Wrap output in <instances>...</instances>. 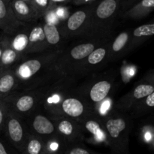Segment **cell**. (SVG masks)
Segmentation results:
<instances>
[{"mask_svg":"<svg viewBox=\"0 0 154 154\" xmlns=\"http://www.w3.org/2000/svg\"><path fill=\"white\" fill-rule=\"evenodd\" d=\"M64 154H101L93 151L87 147L81 146L80 144H72L66 146L65 148Z\"/></svg>","mask_w":154,"mask_h":154,"instance_id":"obj_27","label":"cell"},{"mask_svg":"<svg viewBox=\"0 0 154 154\" xmlns=\"http://www.w3.org/2000/svg\"><path fill=\"white\" fill-rule=\"evenodd\" d=\"M2 55V46H1V44H0V57H1Z\"/></svg>","mask_w":154,"mask_h":154,"instance_id":"obj_32","label":"cell"},{"mask_svg":"<svg viewBox=\"0 0 154 154\" xmlns=\"http://www.w3.org/2000/svg\"><path fill=\"white\" fill-rule=\"evenodd\" d=\"M18 81L11 69H0V101H5L17 90Z\"/></svg>","mask_w":154,"mask_h":154,"instance_id":"obj_16","label":"cell"},{"mask_svg":"<svg viewBox=\"0 0 154 154\" xmlns=\"http://www.w3.org/2000/svg\"><path fill=\"white\" fill-rule=\"evenodd\" d=\"M21 154H50L48 141L29 132Z\"/></svg>","mask_w":154,"mask_h":154,"instance_id":"obj_21","label":"cell"},{"mask_svg":"<svg viewBox=\"0 0 154 154\" xmlns=\"http://www.w3.org/2000/svg\"><path fill=\"white\" fill-rule=\"evenodd\" d=\"M144 103H145L146 106L147 107V108H153L154 107V93H151V94H150L149 96H147V97L144 98Z\"/></svg>","mask_w":154,"mask_h":154,"instance_id":"obj_30","label":"cell"},{"mask_svg":"<svg viewBox=\"0 0 154 154\" xmlns=\"http://www.w3.org/2000/svg\"><path fill=\"white\" fill-rule=\"evenodd\" d=\"M28 39L29 46L27 54L43 53L49 48L42 24L35 26L29 31Z\"/></svg>","mask_w":154,"mask_h":154,"instance_id":"obj_17","label":"cell"},{"mask_svg":"<svg viewBox=\"0 0 154 154\" xmlns=\"http://www.w3.org/2000/svg\"><path fill=\"white\" fill-rule=\"evenodd\" d=\"M120 0H102L92 8L87 36L99 39L108 33L118 14Z\"/></svg>","mask_w":154,"mask_h":154,"instance_id":"obj_1","label":"cell"},{"mask_svg":"<svg viewBox=\"0 0 154 154\" xmlns=\"http://www.w3.org/2000/svg\"><path fill=\"white\" fill-rule=\"evenodd\" d=\"M8 114V107L7 102L5 101H0V131L4 129L6 118Z\"/></svg>","mask_w":154,"mask_h":154,"instance_id":"obj_28","label":"cell"},{"mask_svg":"<svg viewBox=\"0 0 154 154\" xmlns=\"http://www.w3.org/2000/svg\"><path fill=\"white\" fill-rule=\"evenodd\" d=\"M153 9L154 0H141L129 8L125 16L131 19H141L148 15Z\"/></svg>","mask_w":154,"mask_h":154,"instance_id":"obj_23","label":"cell"},{"mask_svg":"<svg viewBox=\"0 0 154 154\" xmlns=\"http://www.w3.org/2000/svg\"><path fill=\"white\" fill-rule=\"evenodd\" d=\"M140 1H141V0H139V2H140Z\"/></svg>","mask_w":154,"mask_h":154,"instance_id":"obj_34","label":"cell"},{"mask_svg":"<svg viewBox=\"0 0 154 154\" xmlns=\"http://www.w3.org/2000/svg\"><path fill=\"white\" fill-rule=\"evenodd\" d=\"M29 2L37 11L40 17H43L51 8L49 0H29Z\"/></svg>","mask_w":154,"mask_h":154,"instance_id":"obj_26","label":"cell"},{"mask_svg":"<svg viewBox=\"0 0 154 154\" xmlns=\"http://www.w3.org/2000/svg\"><path fill=\"white\" fill-rule=\"evenodd\" d=\"M31 126L35 135H38L48 141L58 138L53 120L43 114L35 115L32 120Z\"/></svg>","mask_w":154,"mask_h":154,"instance_id":"obj_12","label":"cell"},{"mask_svg":"<svg viewBox=\"0 0 154 154\" xmlns=\"http://www.w3.org/2000/svg\"><path fill=\"white\" fill-rule=\"evenodd\" d=\"M0 154H21L6 141L0 138Z\"/></svg>","mask_w":154,"mask_h":154,"instance_id":"obj_29","label":"cell"},{"mask_svg":"<svg viewBox=\"0 0 154 154\" xmlns=\"http://www.w3.org/2000/svg\"><path fill=\"white\" fill-rule=\"evenodd\" d=\"M80 124L82 126L83 131H86L93 135L95 143H106V134L103 125V120L96 116V113L87 117Z\"/></svg>","mask_w":154,"mask_h":154,"instance_id":"obj_13","label":"cell"},{"mask_svg":"<svg viewBox=\"0 0 154 154\" xmlns=\"http://www.w3.org/2000/svg\"><path fill=\"white\" fill-rule=\"evenodd\" d=\"M101 43L102 42L100 39H95L92 42L75 45L68 51H63L54 64L56 71L62 76L74 77L73 72L75 68Z\"/></svg>","mask_w":154,"mask_h":154,"instance_id":"obj_3","label":"cell"},{"mask_svg":"<svg viewBox=\"0 0 154 154\" xmlns=\"http://www.w3.org/2000/svg\"><path fill=\"white\" fill-rule=\"evenodd\" d=\"M60 111L62 117H68L78 123L94 114V111L89 107L87 102L78 96H70L69 94L62 102Z\"/></svg>","mask_w":154,"mask_h":154,"instance_id":"obj_9","label":"cell"},{"mask_svg":"<svg viewBox=\"0 0 154 154\" xmlns=\"http://www.w3.org/2000/svg\"><path fill=\"white\" fill-rule=\"evenodd\" d=\"M29 30L23 26L12 35H5L8 43L11 48L16 51L22 58L27 54L29 46Z\"/></svg>","mask_w":154,"mask_h":154,"instance_id":"obj_18","label":"cell"},{"mask_svg":"<svg viewBox=\"0 0 154 154\" xmlns=\"http://www.w3.org/2000/svg\"><path fill=\"white\" fill-rule=\"evenodd\" d=\"M112 83L106 79H102L95 82L90 87L87 96L93 104H99L103 102L111 92Z\"/></svg>","mask_w":154,"mask_h":154,"instance_id":"obj_19","label":"cell"},{"mask_svg":"<svg viewBox=\"0 0 154 154\" xmlns=\"http://www.w3.org/2000/svg\"><path fill=\"white\" fill-rule=\"evenodd\" d=\"M154 93V87L153 84L149 83H143L138 84L133 90L129 92L120 101V108L123 109H129L132 106L135 105L138 102H140L149 96L151 93Z\"/></svg>","mask_w":154,"mask_h":154,"instance_id":"obj_15","label":"cell"},{"mask_svg":"<svg viewBox=\"0 0 154 154\" xmlns=\"http://www.w3.org/2000/svg\"><path fill=\"white\" fill-rule=\"evenodd\" d=\"M3 130L7 138L6 141L20 153H22L29 135L22 118L8 111Z\"/></svg>","mask_w":154,"mask_h":154,"instance_id":"obj_6","label":"cell"},{"mask_svg":"<svg viewBox=\"0 0 154 154\" xmlns=\"http://www.w3.org/2000/svg\"><path fill=\"white\" fill-rule=\"evenodd\" d=\"M24 26L15 17L11 7V0H0V29L5 35H12Z\"/></svg>","mask_w":154,"mask_h":154,"instance_id":"obj_10","label":"cell"},{"mask_svg":"<svg viewBox=\"0 0 154 154\" xmlns=\"http://www.w3.org/2000/svg\"><path fill=\"white\" fill-rule=\"evenodd\" d=\"M2 46V55L0 57V69H7L13 67L22 57L14 51L8 43L5 35L0 38Z\"/></svg>","mask_w":154,"mask_h":154,"instance_id":"obj_20","label":"cell"},{"mask_svg":"<svg viewBox=\"0 0 154 154\" xmlns=\"http://www.w3.org/2000/svg\"><path fill=\"white\" fill-rule=\"evenodd\" d=\"M51 154H57V153H51Z\"/></svg>","mask_w":154,"mask_h":154,"instance_id":"obj_33","label":"cell"},{"mask_svg":"<svg viewBox=\"0 0 154 154\" xmlns=\"http://www.w3.org/2000/svg\"><path fill=\"white\" fill-rule=\"evenodd\" d=\"M66 77H63L57 82L42 88L43 96L42 99V105L45 109L51 115L52 119L61 117L60 106L63 99L69 94V87L66 85L69 84L66 79Z\"/></svg>","mask_w":154,"mask_h":154,"instance_id":"obj_5","label":"cell"},{"mask_svg":"<svg viewBox=\"0 0 154 154\" xmlns=\"http://www.w3.org/2000/svg\"><path fill=\"white\" fill-rule=\"evenodd\" d=\"M103 120L107 144L111 154L129 153V135L130 122L122 116H111Z\"/></svg>","mask_w":154,"mask_h":154,"instance_id":"obj_2","label":"cell"},{"mask_svg":"<svg viewBox=\"0 0 154 154\" xmlns=\"http://www.w3.org/2000/svg\"><path fill=\"white\" fill-rule=\"evenodd\" d=\"M131 41V34L129 31L120 32L116 36L111 45L108 47V60H114L120 55L124 54L126 48H129Z\"/></svg>","mask_w":154,"mask_h":154,"instance_id":"obj_22","label":"cell"},{"mask_svg":"<svg viewBox=\"0 0 154 154\" xmlns=\"http://www.w3.org/2000/svg\"><path fill=\"white\" fill-rule=\"evenodd\" d=\"M44 34L48 46L54 47L61 42V32L57 25L50 22H45L42 25Z\"/></svg>","mask_w":154,"mask_h":154,"instance_id":"obj_24","label":"cell"},{"mask_svg":"<svg viewBox=\"0 0 154 154\" xmlns=\"http://www.w3.org/2000/svg\"><path fill=\"white\" fill-rule=\"evenodd\" d=\"M154 35V23L144 24L140 26L137 27L132 32V34L131 35V41L132 45L129 46V48H132L133 45L136 44L137 42H141L143 39L147 38L149 37H151Z\"/></svg>","mask_w":154,"mask_h":154,"instance_id":"obj_25","label":"cell"},{"mask_svg":"<svg viewBox=\"0 0 154 154\" xmlns=\"http://www.w3.org/2000/svg\"><path fill=\"white\" fill-rule=\"evenodd\" d=\"M11 7L15 17L23 24L32 22L40 18L31 4L25 0H11Z\"/></svg>","mask_w":154,"mask_h":154,"instance_id":"obj_14","label":"cell"},{"mask_svg":"<svg viewBox=\"0 0 154 154\" xmlns=\"http://www.w3.org/2000/svg\"><path fill=\"white\" fill-rule=\"evenodd\" d=\"M52 120L55 125L58 138L66 146L80 144L84 139V131L78 122L66 117Z\"/></svg>","mask_w":154,"mask_h":154,"instance_id":"obj_8","label":"cell"},{"mask_svg":"<svg viewBox=\"0 0 154 154\" xmlns=\"http://www.w3.org/2000/svg\"><path fill=\"white\" fill-rule=\"evenodd\" d=\"M50 3H51V8H56L57 5L63 4H66V3L70 2L71 1H74V0H49Z\"/></svg>","mask_w":154,"mask_h":154,"instance_id":"obj_31","label":"cell"},{"mask_svg":"<svg viewBox=\"0 0 154 154\" xmlns=\"http://www.w3.org/2000/svg\"><path fill=\"white\" fill-rule=\"evenodd\" d=\"M102 43L98 45L90 54L88 57L81 62L75 69L73 72V76L79 72H87L89 69H94L96 66H99L108 55V47L109 44L107 43L102 45Z\"/></svg>","mask_w":154,"mask_h":154,"instance_id":"obj_11","label":"cell"},{"mask_svg":"<svg viewBox=\"0 0 154 154\" xmlns=\"http://www.w3.org/2000/svg\"><path fill=\"white\" fill-rule=\"evenodd\" d=\"M92 8V7L84 8L69 15L60 32L65 36H87Z\"/></svg>","mask_w":154,"mask_h":154,"instance_id":"obj_7","label":"cell"},{"mask_svg":"<svg viewBox=\"0 0 154 154\" xmlns=\"http://www.w3.org/2000/svg\"><path fill=\"white\" fill-rule=\"evenodd\" d=\"M42 88L20 90L15 92L5 102L9 112L22 118L23 116L32 114L38 105L42 103Z\"/></svg>","mask_w":154,"mask_h":154,"instance_id":"obj_4","label":"cell"}]
</instances>
